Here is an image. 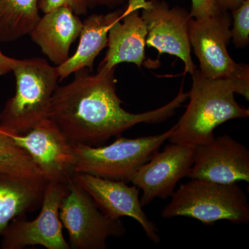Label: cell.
Masks as SVG:
<instances>
[{"label": "cell", "mask_w": 249, "mask_h": 249, "mask_svg": "<svg viewBox=\"0 0 249 249\" xmlns=\"http://www.w3.org/2000/svg\"><path fill=\"white\" fill-rule=\"evenodd\" d=\"M47 183L42 177L0 173V236L14 218L40 207Z\"/></svg>", "instance_id": "cell-17"}, {"label": "cell", "mask_w": 249, "mask_h": 249, "mask_svg": "<svg viewBox=\"0 0 249 249\" xmlns=\"http://www.w3.org/2000/svg\"><path fill=\"white\" fill-rule=\"evenodd\" d=\"M232 17L222 11L209 17L189 22L191 48L199 62V71L212 79H231L249 86L248 65L237 63L229 55Z\"/></svg>", "instance_id": "cell-6"}, {"label": "cell", "mask_w": 249, "mask_h": 249, "mask_svg": "<svg viewBox=\"0 0 249 249\" xmlns=\"http://www.w3.org/2000/svg\"><path fill=\"white\" fill-rule=\"evenodd\" d=\"M190 16L195 19H201L213 16L222 11L215 0H191Z\"/></svg>", "instance_id": "cell-22"}, {"label": "cell", "mask_w": 249, "mask_h": 249, "mask_svg": "<svg viewBox=\"0 0 249 249\" xmlns=\"http://www.w3.org/2000/svg\"><path fill=\"white\" fill-rule=\"evenodd\" d=\"M175 129V124L157 135L137 139L120 137L106 146L73 145L74 173L130 182L134 174L169 140Z\"/></svg>", "instance_id": "cell-5"}, {"label": "cell", "mask_w": 249, "mask_h": 249, "mask_svg": "<svg viewBox=\"0 0 249 249\" xmlns=\"http://www.w3.org/2000/svg\"><path fill=\"white\" fill-rule=\"evenodd\" d=\"M191 76L189 103L169 141L196 147L213 140L214 129L224 123L249 117V109L240 106L234 94L249 101V86L234 80L207 78L197 69Z\"/></svg>", "instance_id": "cell-2"}, {"label": "cell", "mask_w": 249, "mask_h": 249, "mask_svg": "<svg viewBox=\"0 0 249 249\" xmlns=\"http://www.w3.org/2000/svg\"><path fill=\"white\" fill-rule=\"evenodd\" d=\"M0 173L15 176L42 177L30 156L0 129Z\"/></svg>", "instance_id": "cell-19"}, {"label": "cell", "mask_w": 249, "mask_h": 249, "mask_svg": "<svg viewBox=\"0 0 249 249\" xmlns=\"http://www.w3.org/2000/svg\"><path fill=\"white\" fill-rule=\"evenodd\" d=\"M17 59L10 58L0 50V77L7 74L13 71Z\"/></svg>", "instance_id": "cell-23"}, {"label": "cell", "mask_w": 249, "mask_h": 249, "mask_svg": "<svg viewBox=\"0 0 249 249\" xmlns=\"http://www.w3.org/2000/svg\"><path fill=\"white\" fill-rule=\"evenodd\" d=\"M68 191L60 206V219L70 237V249H106L109 237L125 234L120 219L103 213L91 196L73 180L67 183Z\"/></svg>", "instance_id": "cell-7"}, {"label": "cell", "mask_w": 249, "mask_h": 249, "mask_svg": "<svg viewBox=\"0 0 249 249\" xmlns=\"http://www.w3.org/2000/svg\"><path fill=\"white\" fill-rule=\"evenodd\" d=\"M115 68L89 69L75 73L74 79L58 86L51 101L49 119L73 145L100 146L137 124L168 120L188 98L183 84L176 97L162 107L145 112H129L116 93Z\"/></svg>", "instance_id": "cell-1"}, {"label": "cell", "mask_w": 249, "mask_h": 249, "mask_svg": "<svg viewBox=\"0 0 249 249\" xmlns=\"http://www.w3.org/2000/svg\"><path fill=\"white\" fill-rule=\"evenodd\" d=\"M12 71L16 77V93L0 113V129L22 134L48 119L59 76L56 68L41 58L17 59Z\"/></svg>", "instance_id": "cell-3"}, {"label": "cell", "mask_w": 249, "mask_h": 249, "mask_svg": "<svg viewBox=\"0 0 249 249\" xmlns=\"http://www.w3.org/2000/svg\"><path fill=\"white\" fill-rule=\"evenodd\" d=\"M89 9H93L100 6L108 8H115L116 6L127 3V0H87Z\"/></svg>", "instance_id": "cell-24"}, {"label": "cell", "mask_w": 249, "mask_h": 249, "mask_svg": "<svg viewBox=\"0 0 249 249\" xmlns=\"http://www.w3.org/2000/svg\"><path fill=\"white\" fill-rule=\"evenodd\" d=\"M140 12L146 26V46L160 54L178 57L183 62L185 74H193L196 67L191 57L190 13L178 6L170 7L163 0H145Z\"/></svg>", "instance_id": "cell-9"}, {"label": "cell", "mask_w": 249, "mask_h": 249, "mask_svg": "<svg viewBox=\"0 0 249 249\" xmlns=\"http://www.w3.org/2000/svg\"><path fill=\"white\" fill-rule=\"evenodd\" d=\"M163 208V219L186 217L213 225L220 220L235 224L249 222L248 197L237 183H219L191 178L174 192Z\"/></svg>", "instance_id": "cell-4"}, {"label": "cell", "mask_w": 249, "mask_h": 249, "mask_svg": "<svg viewBox=\"0 0 249 249\" xmlns=\"http://www.w3.org/2000/svg\"><path fill=\"white\" fill-rule=\"evenodd\" d=\"M145 0H127L122 19L111 26L107 53L98 68L110 70L124 62L142 68L145 58L147 29L140 14Z\"/></svg>", "instance_id": "cell-14"}, {"label": "cell", "mask_w": 249, "mask_h": 249, "mask_svg": "<svg viewBox=\"0 0 249 249\" xmlns=\"http://www.w3.org/2000/svg\"><path fill=\"white\" fill-rule=\"evenodd\" d=\"M195 152L196 147L172 143L163 151L155 152L139 168L130 182L142 191L140 199L142 207L156 199L173 196L178 181L188 178L194 163Z\"/></svg>", "instance_id": "cell-11"}, {"label": "cell", "mask_w": 249, "mask_h": 249, "mask_svg": "<svg viewBox=\"0 0 249 249\" xmlns=\"http://www.w3.org/2000/svg\"><path fill=\"white\" fill-rule=\"evenodd\" d=\"M40 0H0V42L29 35L40 18Z\"/></svg>", "instance_id": "cell-18"}, {"label": "cell", "mask_w": 249, "mask_h": 249, "mask_svg": "<svg viewBox=\"0 0 249 249\" xmlns=\"http://www.w3.org/2000/svg\"><path fill=\"white\" fill-rule=\"evenodd\" d=\"M188 178L219 183L249 182V150L230 135L214 137L209 143L196 146Z\"/></svg>", "instance_id": "cell-13"}, {"label": "cell", "mask_w": 249, "mask_h": 249, "mask_svg": "<svg viewBox=\"0 0 249 249\" xmlns=\"http://www.w3.org/2000/svg\"><path fill=\"white\" fill-rule=\"evenodd\" d=\"M63 6L71 9L77 16L86 15L89 9L87 0H40L39 1V9L44 14Z\"/></svg>", "instance_id": "cell-21"}, {"label": "cell", "mask_w": 249, "mask_h": 249, "mask_svg": "<svg viewBox=\"0 0 249 249\" xmlns=\"http://www.w3.org/2000/svg\"><path fill=\"white\" fill-rule=\"evenodd\" d=\"M232 25L231 29L232 42L237 48H245L249 44V0L232 11Z\"/></svg>", "instance_id": "cell-20"}, {"label": "cell", "mask_w": 249, "mask_h": 249, "mask_svg": "<svg viewBox=\"0 0 249 249\" xmlns=\"http://www.w3.org/2000/svg\"><path fill=\"white\" fill-rule=\"evenodd\" d=\"M124 14V9H117L107 14L91 15L85 19L76 52L55 67L59 80L83 69L92 71L95 59L107 47L109 29L114 22L122 19Z\"/></svg>", "instance_id": "cell-16"}, {"label": "cell", "mask_w": 249, "mask_h": 249, "mask_svg": "<svg viewBox=\"0 0 249 249\" xmlns=\"http://www.w3.org/2000/svg\"><path fill=\"white\" fill-rule=\"evenodd\" d=\"M4 132L30 156L47 182L67 183L73 176V145L49 118L27 133Z\"/></svg>", "instance_id": "cell-10"}, {"label": "cell", "mask_w": 249, "mask_h": 249, "mask_svg": "<svg viewBox=\"0 0 249 249\" xmlns=\"http://www.w3.org/2000/svg\"><path fill=\"white\" fill-rule=\"evenodd\" d=\"M72 178L91 196L98 209L108 217L112 219L132 218L142 226L152 242L156 244L160 242L158 229L142 210L137 186L89 174L73 173Z\"/></svg>", "instance_id": "cell-12"}, {"label": "cell", "mask_w": 249, "mask_h": 249, "mask_svg": "<svg viewBox=\"0 0 249 249\" xmlns=\"http://www.w3.org/2000/svg\"><path fill=\"white\" fill-rule=\"evenodd\" d=\"M83 27L78 16L63 6L46 13L29 35L49 60L58 66L70 58V48Z\"/></svg>", "instance_id": "cell-15"}, {"label": "cell", "mask_w": 249, "mask_h": 249, "mask_svg": "<svg viewBox=\"0 0 249 249\" xmlns=\"http://www.w3.org/2000/svg\"><path fill=\"white\" fill-rule=\"evenodd\" d=\"M244 0H215L217 6L222 11H233L237 9Z\"/></svg>", "instance_id": "cell-25"}, {"label": "cell", "mask_w": 249, "mask_h": 249, "mask_svg": "<svg viewBox=\"0 0 249 249\" xmlns=\"http://www.w3.org/2000/svg\"><path fill=\"white\" fill-rule=\"evenodd\" d=\"M67 191V183L47 182L40 214L31 221L27 220L26 214L14 218L1 235V248L22 249L40 245L47 249H70L59 214Z\"/></svg>", "instance_id": "cell-8"}]
</instances>
